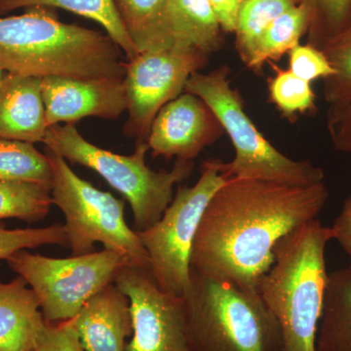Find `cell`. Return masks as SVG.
Wrapping results in <instances>:
<instances>
[{"mask_svg":"<svg viewBox=\"0 0 351 351\" xmlns=\"http://www.w3.org/2000/svg\"><path fill=\"white\" fill-rule=\"evenodd\" d=\"M51 9L0 17V69L40 78H124L121 49L108 34L61 22Z\"/></svg>","mask_w":351,"mask_h":351,"instance_id":"2","label":"cell"},{"mask_svg":"<svg viewBox=\"0 0 351 351\" xmlns=\"http://www.w3.org/2000/svg\"><path fill=\"white\" fill-rule=\"evenodd\" d=\"M113 1L138 54L173 48L168 18L171 0Z\"/></svg>","mask_w":351,"mask_h":351,"instance_id":"19","label":"cell"},{"mask_svg":"<svg viewBox=\"0 0 351 351\" xmlns=\"http://www.w3.org/2000/svg\"><path fill=\"white\" fill-rule=\"evenodd\" d=\"M315 351H351V267L330 272Z\"/></svg>","mask_w":351,"mask_h":351,"instance_id":"18","label":"cell"},{"mask_svg":"<svg viewBox=\"0 0 351 351\" xmlns=\"http://www.w3.org/2000/svg\"><path fill=\"white\" fill-rule=\"evenodd\" d=\"M311 9L309 44L319 48L351 24V0H306Z\"/></svg>","mask_w":351,"mask_h":351,"instance_id":"28","label":"cell"},{"mask_svg":"<svg viewBox=\"0 0 351 351\" xmlns=\"http://www.w3.org/2000/svg\"><path fill=\"white\" fill-rule=\"evenodd\" d=\"M223 132L207 104L184 92L157 113L147 143L154 157L193 161Z\"/></svg>","mask_w":351,"mask_h":351,"instance_id":"12","label":"cell"},{"mask_svg":"<svg viewBox=\"0 0 351 351\" xmlns=\"http://www.w3.org/2000/svg\"><path fill=\"white\" fill-rule=\"evenodd\" d=\"M332 239L348 254L351 267V195L343 202L341 212L331 226Z\"/></svg>","mask_w":351,"mask_h":351,"instance_id":"32","label":"cell"},{"mask_svg":"<svg viewBox=\"0 0 351 351\" xmlns=\"http://www.w3.org/2000/svg\"><path fill=\"white\" fill-rule=\"evenodd\" d=\"M274 75L269 80V100L283 117H297L316 110V95L311 83L269 62Z\"/></svg>","mask_w":351,"mask_h":351,"instance_id":"25","label":"cell"},{"mask_svg":"<svg viewBox=\"0 0 351 351\" xmlns=\"http://www.w3.org/2000/svg\"><path fill=\"white\" fill-rule=\"evenodd\" d=\"M173 48L197 50L209 56L221 44V27L208 0H171Z\"/></svg>","mask_w":351,"mask_h":351,"instance_id":"17","label":"cell"},{"mask_svg":"<svg viewBox=\"0 0 351 351\" xmlns=\"http://www.w3.org/2000/svg\"><path fill=\"white\" fill-rule=\"evenodd\" d=\"M0 180L38 182L51 188L49 158L31 143L0 138Z\"/></svg>","mask_w":351,"mask_h":351,"instance_id":"24","label":"cell"},{"mask_svg":"<svg viewBox=\"0 0 351 351\" xmlns=\"http://www.w3.org/2000/svg\"><path fill=\"white\" fill-rule=\"evenodd\" d=\"M182 299L191 351H282L280 327L258 291L191 269Z\"/></svg>","mask_w":351,"mask_h":351,"instance_id":"4","label":"cell"},{"mask_svg":"<svg viewBox=\"0 0 351 351\" xmlns=\"http://www.w3.org/2000/svg\"><path fill=\"white\" fill-rule=\"evenodd\" d=\"M31 351H84L69 321H44Z\"/></svg>","mask_w":351,"mask_h":351,"instance_id":"30","label":"cell"},{"mask_svg":"<svg viewBox=\"0 0 351 351\" xmlns=\"http://www.w3.org/2000/svg\"><path fill=\"white\" fill-rule=\"evenodd\" d=\"M41 91L48 127L84 117L117 119L127 110L124 78L47 76L43 78Z\"/></svg>","mask_w":351,"mask_h":351,"instance_id":"13","label":"cell"},{"mask_svg":"<svg viewBox=\"0 0 351 351\" xmlns=\"http://www.w3.org/2000/svg\"><path fill=\"white\" fill-rule=\"evenodd\" d=\"M328 198L325 182L293 186L263 180H226L201 218L191 251V269L258 291L274 265L279 240L317 219Z\"/></svg>","mask_w":351,"mask_h":351,"instance_id":"1","label":"cell"},{"mask_svg":"<svg viewBox=\"0 0 351 351\" xmlns=\"http://www.w3.org/2000/svg\"><path fill=\"white\" fill-rule=\"evenodd\" d=\"M1 71H2V69H0V75H1ZM1 80H2V78H1V77H0V82H1Z\"/></svg>","mask_w":351,"mask_h":351,"instance_id":"34","label":"cell"},{"mask_svg":"<svg viewBox=\"0 0 351 351\" xmlns=\"http://www.w3.org/2000/svg\"><path fill=\"white\" fill-rule=\"evenodd\" d=\"M311 18L313 14L306 0L279 16L258 39L247 66L258 71L267 62L276 61L290 52L309 31Z\"/></svg>","mask_w":351,"mask_h":351,"instance_id":"21","label":"cell"},{"mask_svg":"<svg viewBox=\"0 0 351 351\" xmlns=\"http://www.w3.org/2000/svg\"><path fill=\"white\" fill-rule=\"evenodd\" d=\"M216 159L202 164L198 181L193 186H178L172 202L161 219L138 235L149 256L154 280L167 294L182 297L191 283V257L193 241L205 208L226 181Z\"/></svg>","mask_w":351,"mask_h":351,"instance_id":"9","label":"cell"},{"mask_svg":"<svg viewBox=\"0 0 351 351\" xmlns=\"http://www.w3.org/2000/svg\"><path fill=\"white\" fill-rule=\"evenodd\" d=\"M319 49L335 69V75L324 80L325 100L329 106L351 101V24L325 41Z\"/></svg>","mask_w":351,"mask_h":351,"instance_id":"26","label":"cell"},{"mask_svg":"<svg viewBox=\"0 0 351 351\" xmlns=\"http://www.w3.org/2000/svg\"><path fill=\"white\" fill-rule=\"evenodd\" d=\"M228 73L225 66L208 73L196 71L184 87V92L207 104L232 141L234 158L228 163L216 159L219 172L226 179L263 180L293 186L324 182V171L320 167L286 156L263 137L245 112L239 92L230 86Z\"/></svg>","mask_w":351,"mask_h":351,"instance_id":"6","label":"cell"},{"mask_svg":"<svg viewBox=\"0 0 351 351\" xmlns=\"http://www.w3.org/2000/svg\"><path fill=\"white\" fill-rule=\"evenodd\" d=\"M218 18L221 29L234 32L237 27V14L243 0H208Z\"/></svg>","mask_w":351,"mask_h":351,"instance_id":"33","label":"cell"},{"mask_svg":"<svg viewBox=\"0 0 351 351\" xmlns=\"http://www.w3.org/2000/svg\"><path fill=\"white\" fill-rule=\"evenodd\" d=\"M61 8L93 20L105 29L128 60L138 56L137 48L120 19L113 0H0V15L29 7Z\"/></svg>","mask_w":351,"mask_h":351,"instance_id":"20","label":"cell"},{"mask_svg":"<svg viewBox=\"0 0 351 351\" xmlns=\"http://www.w3.org/2000/svg\"><path fill=\"white\" fill-rule=\"evenodd\" d=\"M69 321L84 351H125L133 334L130 301L115 283L88 300Z\"/></svg>","mask_w":351,"mask_h":351,"instance_id":"14","label":"cell"},{"mask_svg":"<svg viewBox=\"0 0 351 351\" xmlns=\"http://www.w3.org/2000/svg\"><path fill=\"white\" fill-rule=\"evenodd\" d=\"M302 0H243L237 14V49L245 64L250 61L265 29L289 9Z\"/></svg>","mask_w":351,"mask_h":351,"instance_id":"22","label":"cell"},{"mask_svg":"<svg viewBox=\"0 0 351 351\" xmlns=\"http://www.w3.org/2000/svg\"><path fill=\"white\" fill-rule=\"evenodd\" d=\"M43 144L68 162L98 173L125 197L133 213V230L143 232L161 219L174 197V186L188 179L193 161L177 159L169 171H154L145 163L147 141H137L135 152L121 156L97 147L82 137L73 123L48 127Z\"/></svg>","mask_w":351,"mask_h":351,"instance_id":"5","label":"cell"},{"mask_svg":"<svg viewBox=\"0 0 351 351\" xmlns=\"http://www.w3.org/2000/svg\"><path fill=\"white\" fill-rule=\"evenodd\" d=\"M52 167V203L61 210L66 223L71 256L95 250V244L117 252L132 265L149 267V256L138 233L125 219V203L100 191L75 174L68 161L47 149Z\"/></svg>","mask_w":351,"mask_h":351,"instance_id":"7","label":"cell"},{"mask_svg":"<svg viewBox=\"0 0 351 351\" xmlns=\"http://www.w3.org/2000/svg\"><path fill=\"white\" fill-rule=\"evenodd\" d=\"M289 69L298 77L311 83L335 75V69L323 51L316 46L300 43L289 52Z\"/></svg>","mask_w":351,"mask_h":351,"instance_id":"29","label":"cell"},{"mask_svg":"<svg viewBox=\"0 0 351 351\" xmlns=\"http://www.w3.org/2000/svg\"><path fill=\"white\" fill-rule=\"evenodd\" d=\"M52 205L49 186L0 180V221L17 219L27 223H38L48 216Z\"/></svg>","mask_w":351,"mask_h":351,"instance_id":"23","label":"cell"},{"mask_svg":"<svg viewBox=\"0 0 351 351\" xmlns=\"http://www.w3.org/2000/svg\"><path fill=\"white\" fill-rule=\"evenodd\" d=\"M327 128L335 149L351 159V101L329 106Z\"/></svg>","mask_w":351,"mask_h":351,"instance_id":"31","label":"cell"},{"mask_svg":"<svg viewBox=\"0 0 351 351\" xmlns=\"http://www.w3.org/2000/svg\"><path fill=\"white\" fill-rule=\"evenodd\" d=\"M38 298L44 319L51 323L73 319L88 300L110 284L130 265L117 252H92L68 258H50L21 250L6 260Z\"/></svg>","mask_w":351,"mask_h":351,"instance_id":"8","label":"cell"},{"mask_svg":"<svg viewBox=\"0 0 351 351\" xmlns=\"http://www.w3.org/2000/svg\"><path fill=\"white\" fill-rule=\"evenodd\" d=\"M46 245L69 247L64 225L54 223L46 228L8 230L0 223V260L6 261L21 250H29Z\"/></svg>","mask_w":351,"mask_h":351,"instance_id":"27","label":"cell"},{"mask_svg":"<svg viewBox=\"0 0 351 351\" xmlns=\"http://www.w3.org/2000/svg\"><path fill=\"white\" fill-rule=\"evenodd\" d=\"M115 284L130 301L133 334L125 351H191L184 299L160 290L149 267L127 265Z\"/></svg>","mask_w":351,"mask_h":351,"instance_id":"11","label":"cell"},{"mask_svg":"<svg viewBox=\"0 0 351 351\" xmlns=\"http://www.w3.org/2000/svg\"><path fill=\"white\" fill-rule=\"evenodd\" d=\"M43 78L8 73L0 82V138L43 143L47 132Z\"/></svg>","mask_w":351,"mask_h":351,"instance_id":"15","label":"cell"},{"mask_svg":"<svg viewBox=\"0 0 351 351\" xmlns=\"http://www.w3.org/2000/svg\"><path fill=\"white\" fill-rule=\"evenodd\" d=\"M331 240V228L318 219L295 228L279 240L274 265L258 284V294L280 327L282 351H315Z\"/></svg>","mask_w":351,"mask_h":351,"instance_id":"3","label":"cell"},{"mask_svg":"<svg viewBox=\"0 0 351 351\" xmlns=\"http://www.w3.org/2000/svg\"><path fill=\"white\" fill-rule=\"evenodd\" d=\"M207 63L204 53L178 48L140 53L129 60L124 75L127 137L147 141L159 110L184 92L191 75Z\"/></svg>","mask_w":351,"mask_h":351,"instance_id":"10","label":"cell"},{"mask_svg":"<svg viewBox=\"0 0 351 351\" xmlns=\"http://www.w3.org/2000/svg\"><path fill=\"white\" fill-rule=\"evenodd\" d=\"M44 321L38 298L23 277L0 283V351H31Z\"/></svg>","mask_w":351,"mask_h":351,"instance_id":"16","label":"cell"}]
</instances>
